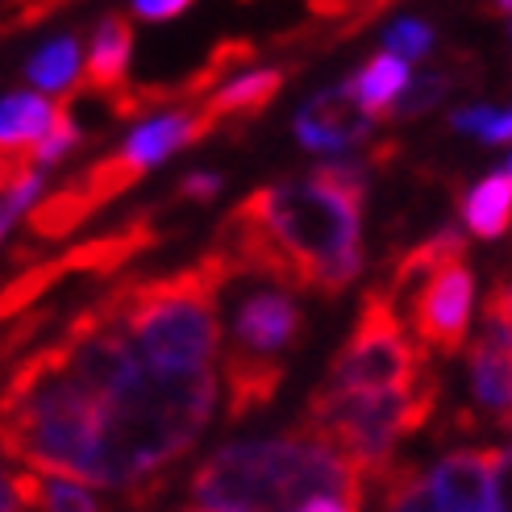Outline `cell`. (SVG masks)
<instances>
[{"label": "cell", "mask_w": 512, "mask_h": 512, "mask_svg": "<svg viewBox=\"0 0 512 512\" xmlns=\"http://www.w3.org/2000/svg\"><path fill=\"white\" fill-rule=\"evenodd\" d=\"M492 117H496V109H488V105L458 109V113H450V130L454 134H483L492 125Z\"/></svg>", "instance_id": "30"}, {"label": "cell", "mask_w": 512, "mask_h": 512, "mask_svg": "<svg viewBox=\"0 0 512 512\" xmlns=\"http://www.w3.org/2000/svg\"><path fill=\"white\" fill-rule=\"evenodd\" d=\"M188 9H192L188 0H138L130 13L142 17V21H175V17H184Z\"/></svg>", "instance_id": "29"}, {"label": "cell", "mask_w": 512, "mask_h": 512, "mask_svg": "<svg viewBox=\"0 0 512 512\" xmlns=\"http://www.w3.org/2000/svg\"><path fill=\"white\" fill-rule=\"evenodd\" d=\"M471 309H475V279L467 259L433 271L429 279L408 292V317L413 334L433 354H458L471 338Z\"/></svg>", "instance_id": "7"}, {"label": "cell", "mask_w": 512, "mask_h": 512, "mask_svg": "<svg viewBox=\"0 0 512 512\" xmlns=\"http://www.w3.org/2000/svg\"><path fill=\"white\" fill-rule=\"evenodd\" d=\"M463 221L483 242H496L508 234V225H512V179H508V171H492L488 179H479V184L463 196Z\"/></svg>", "instance_id": "20"}, {"label": "cell", "mask_w": 512, "mask_h": 512, "mask_svg": "<svg viewBox=\"0 0 512 512\" xmlns=\"http://www.w3.org/2000/svg\"><path fill=\"white\" fill-rule=\"evenodd\" d=\"M433 383L417 342L396 313L388 288H367L346 346L329 363L325 388L338 392H417Z\"/></svg>", "instance_id": "6"}, {"label": "cell", "mask_w": 512, "mask_h": 512, "mask_svg": "<svg viewBox=\"0 0 512 512\" xmlns=\"http://www.w3.org/2000/svg\"><path fill=\"white\" fill-rule=\"evenodd\" d=\"M234 279L217 250H204L196 263L175 275L155 279H117V284L88 304V317L117 334L146 367H209L217 354V296Z\"/></svg>", "instance_id": "3"}, {"label": "cell", "mask_w": 512, "mask_h": 512, "mask_svg": "<svg viewBox=\"0 0 512 512\" xmlns=\"http://www.w3.org/2000/svg\"><path fill=\"white\" fill-rule=\"evenodd\" d=\"M138 179H142V171L117 150V155H105V159H96L92 167H84L80 175H75V184H80L100 209H105L109 200H117L121 192H130Z\"/></svg>", "instance_id": "24"}, {"label": "cell", "mask_w": 512, "mask_h": 512, "mask_svg": "<svg viewBox=\"0 0 512 512\" xmlns=\"http://www.w3.org/2000/svg\"><path fill=\"white\" fill-rule=\"evenodd\" d=\"M75 71H80V42H75L71 34H63L55 42H46L38 55L25 63V80H30L34 88H42V92H63L67 96Z\"/></svg>", "instance_id": "22"}, {"label": "cell", "mask_w": 512, "mask_h": 512, "mask_svg": "<svg viewBox=\"0 0 512 512\" xmlns=\"http://www.w3.org/2000/svg\"><path fill=\"white\" fill-rule=\"evenodd\" d=\"M375 163H325L304 179L246 192L217 225L229 271L279 288L342 296L363 271V204Z\"/></svg>", "instance_id": "1"}, {"label": "cell", "mask_w": 512, "mask_h": 512, "mask_svg": "<svg viewBox=\"0 0 512 512\" xmlns=\"http://www.w3.org/2000/svg\"><path fill=\"white\" fill-rule=\"evenodd\" d=\"M192 512H217V508H192Z\"/></svg>", "instance_id": "34"}, {"label": "cell", "mask_w": 512, "mask_h": 512, "mask_svg": "<svg viewBox=\"0 0 512 512\" xmlns=\"http://www.w3.org/2000/svg\"><path fill=\"white\" fill-rule=\"evenodd\" d=\"M300 512H358V504H350V500H338V496H317V500H309Z\"/></svg>", "instance_id": "33"}, {"label": "cell", "mask_w": 512, "mask_h": 512, "mask_svg": "<svg viewBox=\"0 0 512 512\" xmlns=\"http://www.w3.org/2000/svg\"><path fill=\"white\" fill-rule=\"evenodd\" d=\"M13 496L30 512H100L96 500L80 488V483L63 479H42V475H13Z\"/></svg>", "instance_id": "21"}, {"label": "cell", "mask_w": 512, "mask_h": 512, "mask_svg": "<svg viewBox=\"0 0 512 512\" xmlns=\"http://www.w3.org/2000/svg\"><path fill=\"white\" fill-rule=\"evenodd\" d=\"M192 496L217 512H300L317 496L363 508V475L304 429L221 446L192 475Z\"/></svg>", "instance_id": "4"}, {"label": "cell", "mask_w": 512, "mask_h": 512, "mask_svg": "<svg viewBox=\"0 0 512 512\" xmlns=\"http://www.w3.org/2000/svg\"><path fill=\"white\" fill-rule=\"evenodd\" d=\"M471 392L479 408L500 417L512 429V321L483 317V329L471 346Z\"/></svg>", "instance_id": "10"}, {"label": "cell", "mask_w": 512, "mask_h": 512, "mask_svg": "<svg viewBox=\"0 0 512 512\" xmlns=\"http://www.w3.org/2000/svg\"><path fill=\"white\" fill-rule=\"evenodd\" d=\"M130 59H134V21L125 13H109L96 21L92 42H88V67H84V84L71 88L80 92H100V96H117L125 88V75H130Z\"/></svg>", "instance_id": "12"}, {"label": "cell", "mask_w": 512, "mask_h": 512, "mask_svg": "<svg viewBox=\"0 0 512 512\" xmlns=\"http://www.w3.org/2000/svg\"><path fill=\"white\" fill-rule=\"evenodd\" d=\"M479 142H488V146H508V142H512V109H496L492 125L479 134Z\"/></svg>", "instance_id": "31"}, {"label": "cell", "mask_w": 512, "mask_h": 512, "mask_svg": "<svg viewBox=\"0 0 512 512\" xmlns=\"http://www.w3.org/2000/svg\"><path fill=\"white\" fill-rule=\"evenodd\" d=\"M288 75H292V67H263V71L238 75V80H229L225 88H217L209 100H204L200 113L213 121V130L238 125V121H254L275 105V96L284 92Z\"/></svg>", "instance_id": "13"}, {"label": "cell", "mask_w": 512, "mask_h": 512, "mask_svg": "<svg viewBox=\"0 0 512 512\" xmlns=\"http://www.w3.org/2000/svg\"><path fill=\"white\" fill-rule=\"evenodd\" d=\"M379 483H383V512H442L433 483L417 467L396 463Z\"/></svg>", "instance_id": "23"}, {"label": "cell", "mask_w": 512, "mask_h": 512, "mask_svg": "<svg viewBox=\"0 0 512 512\" xmlns=\"http://www.w3.org/2000/svg\"><path fill=\"white\" fill-rule=\"evenodd\" d=\"M475 75V63L467 59V55H446L442 63H433L429 71H421L413 84H408V92L400 96V105L392 109V117L396 121H413V117H425L429 109H438L442 100L458 88V84H467Z\"/></svg>", "instance_id": "19"}, {"label": "cell", "mask_w": 512, "mask_h": 512, "mask_svg": "<svg viewBox=\"0 0 512 512\" xmlns=\"http://www.w3.org/2000/svg\"><path fill=\"white\" fill-rule=\"evenodd\" d=\"M483 317H500V321H512V284H500L488 304H483Z\"/></svg>", "instance_id": "32"}, {"label": "cell", "mask_w": 512, "mask_h": 512, "mask_svg": "<svg viewBox=\"0 0 512 512\" xmlns=\"http://www.w3.org/2000/svg\"><path fill=\"white\" fill-rule=\"evenodd\" d=\"M408 84H413V75H408V63L388 55V50H379V55H371L363 67H358L350 75V92L354 100L363 105L375 121L379 117H392V109L400 105V96L408 92Z\"/></svg>", "instance_id": "17"}, {"label": "cell", "mask_w": 512, "mask_h": 512, "mask_svg": "<svg viewBox=\"0 0 512 512\" xmlns=\"http://www.w3.org/2000/svg\"><path fill=\"white\" fill-rule=\"evenodd\" d=\"M38 188H42V179L34 175L30 184H21L13 196H5L0 200V242H5V234L13 229V221H17V213H25V209H34V196H38Z\"/></svg>", "instance_id": "28"}, {"label": "cell", "mask_w": 512, "mask_h": 512, "mask_svg": "<svg viewBox=\"0 0 512 512\" xmlns=\"http://www.w3.org/2000/svg\"><path fill=\"white\" fill-rule=\"evenodd\" d=\"M92 213H100V204L71 179V184L55 188L50 196H42V200L34 204L30 217H25V229H30L34 242H63V238H71L84 221H92Z\"/></svg>", "instance_id": "16"}, {"label": "cell", "mask_w": 512, "mask_h": 512, "mask_svg": "<svg viewBox=\"0 0 512 512\" xmlns=\"http://www.w3.org/2000/svg\"><path fill=\"white\" fill-rule=\"evenodd\" d=\"M371 130H375V117L358 105L346 84L317 92L296 113V138L309 150H346L354 142L371 138Z\"/></svg>", "instance_id": "9"}, {"label": "cell", "mask_w": 512, "mask_h": 512, "mask_svg": "<svg viewBox=\"0 0 512 512\" xmlns=\"http://www.w3.org/2000/svg\"><path fill=\"white\" fill-rule=\"evenodd\" d=\"M467 259V238L458 234V229H438L433 238H425L421 246H413L404 254V259L396 263V271H392V279H388V296L396 300V296H408L413 292L421 279H429L433 271H442V267H450V263H463Z\"/></svg>", "instance_id": "18"}, {"label": "cell", "mask_w": 512, "mask_h": 512, "mask_svg": "<svg viewBox=\"0 0 512 512\" xmlns=\"http://www.w3.org/2000/svg\"><path fill=\"white\" fill-rule=\"evenodd\" d=\"M59 117V100H46L38 92H13L0 100V155L13 150H38Z\"/></svg>", "instance_id": "15"}, {"label": "cell", "mask_w": 512, "mask_h": 512, "mask_svg": "<svg viewBox=\"0 0 512 512\" xmlns=\"http://www.w3.org/2000/svg\"><path fill=\"white\" fill-rule=\"evenodd\" d=\"M492 454L496 450H454L433 467L429 483L442 512H492Z\"/></svg>", "instance_id": "11"}, {"label": "cell", "mask_w": 512, "mask_h": 512, "mask_svg": "<svg viewBox=\"0 0 512 512\" xmlns=\"http://www.w3.org/2000/svg\"><path fill=\"white\" fill-rule=\"evenodd\" d=\"M225 383H229V417H234V421L254 417V413H263V408L275 400L279 383H284V363L229 350V358H225Z\"/></svg>", "instance_id": "14"}, {"label": "cell", "mask_w": 512, "mask_h": 512, "mask_svg": "<svg viewBox=\"0 0 512 512\" xmlns=\"http://www.w3.org/2000/svg\"><path fill=\"white\" fill-rule=\"evenodd\" d=\"M433 408H438V379L417 392H338L321 383L309 396L300 429L346 458L363 479H383L396 467V442L421 429Z\"/></svg>", "instance_id": "5"}, {"label": "cell", "mask_w": 512, "mask_h": 512, "mask_svg": "<svg viewBox=\"0 0 512 512\" xmlns=\"http://www.w3.org/2000/svg\"><path fill=\"white\" fill-rule=\"evenodd\" d=\"M492 512H512V446L492 454Z\"/></svg>", "instance_id": "26"}, {"label": "cell", "mask_w": 512, "mask_h": 512, "mask_svg": "<svg viewBox=\"0 0 512 512\" xmlns=\"http://www.w3.org/2000/svg\"><path fill=\"white\" fill-rule=\"evenodd\" d=\"M217 192H221V175H213V171H192L188 179H179L175 200H184V204H209Z\"/></svg>", "instance_id": "27"}, {"label": "cell", "mask_w": 512, "mask_h": 512, "mask_svg": "<svg viewBox=\"0 0 512 512\" xmlns=\"http://www.w3.org/2000/svg\"><path fill=\"white\" fill-rule=\"evenodd\" d=\"M508 179H512V159H508Z\"/></svg>", "instance_id": "35"}, {"label": "cell", "mask_w": 512, "mask_h": 512, "mask_svg": "<svg viewBox=\"0 0 512 512\" xmlns=\"http://www.w3.org/2000/svg\"><path fill=\"white\" fill-rule=\"evenodd\" d=\"M217 404L209 367H138L100 400V446L92 488H134L188 454Z\"/></svg>", "instance_id": "2"}, {"label": "cell", "mask_w": 512, "mask_h": 512, "mask_svg": "<svg viewBox=\"0 0 512 512\" xmlns=\"http://www.w3.org/2000/svg\"><path fill=\"white\" fill-rule=\"evenodd\" d=\"M304 334V313L300 304L279 292V288H259L246 292L238 313H234V350L254 354V358H275L292 350Z\"/></svg>", "instance_id": "8"}, {"label": "cell", "mask_w": 512, "mask_h": 512, "mask_svg": "<svg viewBox=\"0 0 512 512\" xmlns=\"http://www.w3.org/2000/svg\"><path fill=\"white\" fill-rule=\"evenodd\" d=\"M383 46H388V55H396V59H425L429 46H433V25L417 21V17H404L388 30Z\"/></svg>", "instance_id": "25"}]
</instances>
